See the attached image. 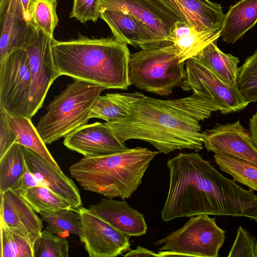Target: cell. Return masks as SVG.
I'll return each instance as SVG.
<instances>
[{
    "label": "cell",
    "instance_id": "52a82bcc",
    "mask_svg": "<svg viewBox=\"0 0 257 257\" xmlns=\"http://www.w3.org/2000/svg\"><path fill=\"white\" fill-rule=\"evenodd\" d=\"M225 239L215 217L207 214L190 217L182 227L157 241L159 257H217Z\"/></svg>",
    "mask_w": 257,
    "mask_h": 257
},
{
    "label": "cell",
    "instance_id": "e575fe53",
    "mask_svg": "<svg viewBox=\"0 0 257 257\" xmlns=\"http://www.w3.org/2000/svg\"><path fill=\"white\" fill-rule=\"evenodd\" d=\"M100 0H74L70 18L81 23L96 22L100 17Z\"/></svg>",
    "mask_w": 257,
    "mask_h": 257
},
{
    "label": "cell",
    "instance_id": "74e56055",
    "mask_svg": "<svg viewBox=\"0 0 257 257\" xmlns=\"http://www.w3.org/2000/svg\"><path fill=\"white\" fill-rule=\"evenodd\" d=\"M124 256H158V253H155L144 247L138 246L135 249H130L123 255Z\"/></svg>",
    "mask_w": 257,
    "mask_h": 257
},
{
    "label": "cell",
    "instance_id": "f1b7e54d",
    "mask_svg": "<svg viewBox=\"0 0 257 257\" xmlns=\"http://www.w3.org/2000/svg\"><path fill=\"white\" fill-rule=\"evenodd\" d=\"M57 6V0H32L30 6V20L34 26L51 38L58 23Z\"/></svg>",
    "mask_w": 257,
    "mask_h": 257
},
{
    "label": "cell",
    "instance_id": "4fadbf2b",
    "mask_svg": "<svg viewBox=\"0 0 257 257\" xmlns=\"http://www.w3.org/2000/svg\"><path fill=\"white\" fill-rule=\"evenodd\" d=\"M203 145L209 152L225 153L257 165V148L249 131L239 120L216 124L203 132Z\"/></svg>",
    "mask_w": 257,
    "mask_h": 257
},
{
    "label": "cell",
    "instance_id": "44dd1931",
    "mask_svg": "<svg viewBox=\"0 0 257 257\" xmlns=\"http://www.w3.org/2000/svg\"><path fill=\"white\" fill-rule=\"evenodd\" d=\"M257 23V0H241L230 7L220 29L222 40L233 44Z\"/></svg>",
    "mask_w": 257,
    "mask_h": 257
},
{
    "label": "cell",
    "instance_id": "2e32d148",
    "mask_svg": "<svg viewBox=\"0 0 257 257\" xmlns=\"http://www.w3.org/2000/svg\"><path fill=\"white\" fill-rule=\"evenodd\" d=\"M0 63L13 52L24 49L38 35L39 31L25 17L19 0H8L0 14Z\"/></svg>",
    "mask_w": 257,
    "mask_h": 257
},
{
    "label": "cell",
    "instance_id": "1f68e13d",
    "mask_svg": "<svg viewBox=\"0 0 257 257\" xmlns=\"http://www.w3.org/2000/svg\"><path fill=\"white\" fill-rule=\"evenodd\" d=\"M47 230L40 232L33 244L34 257H68L69 245L65 238Z\"/></svg>",
    "mask_w": 257,
    "mask_h": 257
},
{
    "label": "cell",
    "instance_id": "ffe728a7",
    "mask_svg": "<svg viewBox=\"0 0 257 257\" xmlns=\"http://www.w3.org/2000/svg\"><path fill=\"white\" fill-rule=\"evenodd\" d=\"M89 210L113 227L128 236L145 234L148 226L144 215L125 201L102 198Z\"/></svg>",
    "mask_w": 257,
    "mask_h": 257
},
{
    "label": "cell",
    "instance_id": "60d3db41",
    "mask_svg": "<svg viewBox=\"0 0 257 257\" xmlns=\"http://www.w3.org/2000/svg\"><path fill=\"white\" fill-rule=\"evenodd\" d=\"M8 0H0V14L2 13L6 9Z\"/></svg>",
    "mask_w": 257,
    "mask_h": 257
},
{
    "label": "cell",
    "instance_id": "9a60e30c",
    "mask_svg": "<svg viewBox=\"0 0 257 257\" xmlns=\"http://www.w3.org/2000/svg\"><path fill=\"white\" fill-rule=\"evenodd\" d=\"M105 9L120 11L133 16L152 31L162 48L173 45L170 36L177 21L150 0H100V11Z\"/></svg>",
    "mask_w": 257,
    "mask_h": 257
},
{
    "label": "cell",
    "instance_id": "d6a6232c",
    "mask_svg": "<svg viewBox=\"0 0 257 257\" xmlns=\"http://www.w3.org/2000/svg\"><path fill=\"white\" fill-rule=\"evenodd\" d=\"M126 115L124 110L112 97L110 93L100 95L91 110L90 118H96L106 122L118 120Z\"/></svg>",
    "mask_w": 257,
    "mask_h": 257
},
{
    "label": "cell",
    "instance_id": "d4e9b609",
    "mask_svg": "<svg viewBox=\"0 0 257 257\" xmlns=\"http://www.w3.org/2000/svg\"><path fill=\"white\" fill-rule=\"evenodd\" d=\"M26 165L24 146L15 142L0 158V193L16 187Z\"/></svg>",
    "mask_w": 257,
    "mask_h": 257
},
{
    "label": "cell",
    "instance_id": "8d00e7d4",
    "mask_svg": "<svg viewBox=\"0 0 257 257\" xmlns=\"http://www.w3.org/2000/svg\"><path fill=\"white\" fill-rule=\"evenodd\" d=\"M39 185H40L38 180L33 174L30 171L26 164L23 175L20 179L16 187L13 190L18 192H21L30 188Z\"/></svg>",
    "mask_w": 257,
    "mask_h": 257
},
{
    "label": "cell",
    "instance_id": "7a4b0ae2",
    "mask_svg": "<svg viewBox=\"0 0 257 257\" xmlns=\"http://www.w3.org/2000/svg\"><path fill=\"white\" fill-rule=\"evenodd\" d=\"M169 187L163 221L200 214L246 217L257 222V195L225 177L198 153L168 160Z\"/></svg>",
    "mask_w": 257,
    "mask_h": 257
},
{
    "label": "cell",
    "instance_id": "7402d4cb",
    "mask_svg": "<svg viewBox=\"0 0 257 257\" xmlns=\"http://www.w3.org/2000/svg\"><path fill=\"white\" fill-rule=\"evenodd\" d=\"M221 36L220 30L197 31L186 24L177 21L170 38L180 52L181 62L196 56L204 47Z\"/></svg>",
    "mask_w": 257,
    "mask_h": 257
},
{
    "label": "cell",
    "instance_id": "4dcf8cb0",
    "mask_svg": "<svg viewBox=\"0 0 257 257\" xmlns=\"http://www.w3.org/2000/svg\"><path fill=\"white\" fill-rule=\"evenodd\" d=\"M237 85L248 103L257 101V50L239 67Z\"/></svg>",
    "mask_w": 257,
    "mask_h": 257
},
{
    "label": "cell",
    "instance_id": "484cf974",
    "mask_svg": "<svg viewBox=\"0 0 257 257\" xmlns=\"http://www.w3.org/2000/svg\"><path fill=\"white\" fill-rule=\"evenodd\" d=\"M215 162L219 169L230 175L235 181L257 191V165L223 153H214Z\"/></svg>",
    "mask_w": 257,
    "mask_h": 257
},
{
    "label": "cell",
    "instance_id": "603a6c76",
    "mask_svg": "<svg viewBox=\"0 0 257 257\" xmlns=\"http://www.w3.org/2000/svg\"><path fill=\"white\" fill-rule=\"evenodd\" d=\"M217 41L216 40L210 43L194 57L207 66L227 85L238 88L239 59L222 52L217 46Z\"/></svg>",
    "mask_w": 257,
    "mask_h": 257
},
{
    "label": "cell",
    "instance_id": "277c9868",
    "mask_svg": "<svg viewBox=\"0 0 257 257\" xmlns=\"http://www.w3.org/2000/svg\"><path fill=\"white\" fill-rule=\"evenodd\" d=\"M160 153L138 147L99 157H84L69 168L81 187L108 198L131 197Z\"/></svg>",
    "mask_w": 257,
    "mask_h": 257
},
{
    "label": "cell",
    "instance_id": "e0dca14e",
    "mask_svg": "<svg viewBox=\"0 0 257 257\" xmlns=\"http://www.w3.org/2000/svg\"><path fill=\"white\" fill-rule=\"evenodd\" d=\"M0 194V220L10 230L34 244L42 230V220L18 191L11 189Z\"/></svg>",
    "mask_w": 257,
    "mask_h": 257
},
{
    "label": "cell",
    "instance_id": "cb8c5ba5",
    "mask_svg": "<svg viewBox=\"0 0 257 257\" xmlns=\"http://www.w3.org/2000/svg\"><path fill=\"white\" fill-rule=\"evenodd\" d=\"M8 119L10 125L17 137V143L37 153L55 167L60 168L31 119L8 114Z\"/></svg>",
    "mask_w": 257,
    "mask_h": 257
},
{
    "label": "cell",
    "instance_id": "f546056e",
    "mask_svg": "<svg viewBox=\"0 0 257 257\" xmlns=\"http://www.w3.org/2000/svg\"><path fill=\"white\" fill-rule=\"evenodd\" d=\"M1 257H34L33 244L10 230L0 220Z\"/></svg>",
    "mask_w": 257,
    "mask_h": 257
},
{
    "label": "cell",
    "instance_id": "836d02e7",
    "mask_svg": "<svg viewBox=\"0 0 257 257\" xmlns=\"http://www.w3.org/2000/svg\"><path fill=\"white\" fill-rule=\"evenodd\" d=\"M228 257H257V239L241 226L238 227Z\"/></svg>",
    "mask_w": 257,
    "mask_h": 257
},
{
    "label": "cell",
    "instance_id": "d590c367",
    "mask_svg": "<svg viewBox=\"0 0 257 257\" xmlns=\"http://www.w3.org/2000/svg\"><path fill=\"white\" fill-rule=\"evenodd\" d=\"M17 142V137L11 127L8 113L0 107V158Z\"/></svg>",
    "mask_w": 257,
    "mask_h": 257
},
{
    "label": "cell",
    "instance_id": "3957f363",
    "mask_svg": "<svg viewBox=\"0 0 257 257\" xmlns=\"http://www.w3.org/2000/svg\"><path fill=\"white\" fill-rule=\"evenodd\" d=\"M55 69L66 75L104 89H127L130 53L126 44L113 38L77 39L51 45Z\"/></svg>",
    "mask_w": 257,
    "mask_h": 257
},
{
    "label": "cell",
    "instance_id": "f35d334b",
    "mask_svg": "<svg viewBox=\"0 0 257 257\" xmlns=\"http://www.w3.org/2000/svg\"><path fill=\"white\" fill-rule=\"evenodd\" d=\"M249 131L253 142L257 148V112L252 115L249 120Z\"/></svg>",
    "mask_w": 257,
    "mask_h": 257
},
{
    "label": "cell",
    "instance_id": "5b68a950",
    "mask_svg": "<svg viewBox=\"0 0 257 257\" xmlns=\"http://www.w3.org/2000/svg\"><path fill=\"white\" fill-rule=\"evenodd\" d=\"M104 89L100 86L74 79L55 96L36 127L44 143L51 144L86 124Z\"/></svg>",
    "mask_w": 257,
    "mask_h": 257
},
{
    "label": "cell",
    "instance_id": "5bb4252c",
    "mask_svg": "<svg viewBox=\"0 0 257 257\" xmlns=\"http://www.w3.org/2000/svg\"><path fill=\"white\" fill-rule=\"evenodd\" d=\"M69 150L84 157H99L128 149L104 123L84 125L69 135L63 141Z\"/></svg>",
    "mask_w": 257,
    "mask_h": 257
},
{
    "label": "cell",
    "instance_id": "6da1fadb",
    "mask_svg": "<svg viewBox=\"0 0 257 257\" xmlns=\"http://www.w3.org/2000/svg\"><path fill=\"white\" fill-rule=\"evenodd\" d=\"M110 94L126 115L104 124L123 143L142 140L165 154L184 149L201 151L204 136L199 122L212 112L221 111L215 102L197 93L173 100L154 98L140 92Z\"/></svg>",
    "mask_w": 257,
    "mask_h": 257
},
{
    "label": "cell",
    "instance_id": "4316f807",
    "mask_svg": "<svg viewBox=\"0 0 257 257\" xmlns=\"http://www.w3.org/2000/svg\"><path fill=\"white\" fill-rule=\"evenodd\" d=\"M19 193L33 210L39 213L64 209H74L69 202L43 186L31 187Z\"/></svg>",
    "mask_w": 257,
    "mask_h": 257
},
{
    "label": "cell",
    "instance_id": "30bf717a",
    "mask_svg": "<svg viewBox=\"0 0 257 257\" xmlns=\"http://www.w3.org/2000/svg\"><path fill=\"white\" fill-rule=\"evenodd\" d=\"M80 240L90 257H115L130 250L128 235L93 213L80 207Z\"/></svg>",
    "mask_w": 257,
    "mask_h": 257
},
{
    "label": "cell",
    "instance_id": "9c48e42d",
    "mask_svg": "<svg viewBox=\"0 0 257 257\" xmlns=\"http://www.w3.org/2000/svg\"><path fill=\"white\" fill-rule=\"evenodd\" d=\"M185 62V79L181 86L183 90H191L210 99L224 114L239 111L249 103L238 88L227 85L196 58Z\"/></svg>",
    "mask_w": 257,
    "mask_h": 257
},
{
    "label": "cell",
    "instance_id": "d6986e66",
    "mask_svg": "<svg viewBox=\"0 0 257 257\" xmlns=\"http://www.w3.org/2000/svg\"><path fill=\"white\" fill-rule=\"evenodd\" d=\"M100 17L109 26L117 41L142 49L162 48L158 39L143 22L132 15L120 11L105 9Z\"/></svg>",
    "mask_w": 257,
    "mask_h": 257
},
{
    "label": "cell",
    "instance_id": "ac0fdd59",
    "mask_svg": "<svg viewBox=\"0 0 257 257\" xmlns=\"http://www.w3.org/2000/svg\"><path fill=\"white\" fill-rule=\"evenodd\" d=\"M25 161L41 186L69 202L74 209L82 205L78 188L71 179L41 156L24 147Z\"/></svg>",
    "mask_w": 257,
    "mask_h": 257
},
{
    "label": "cell",
    "instance_id": "8fae6325",
    "mask_svg": "<svg viewBox=\"0 0 257 257\" xmlns=\"http://www.w3.org/2000/svg\"><path fill=\"white\" fill-rule=\"evenodd\" d=\"M54 38L42 31L24 49L26 51L31 73L29 97V118L42 107L50 87L59 76L55 69L51 45Z\"/></svg>",
    "mask_w": 257,
    "mask_h": 257
},
{
    "label": "cell",
    "instance_id": "8992f818",
    "mask_svg": "<svg viewBox=\"0 0 257 257\" xmlns=\"http://www.w3.org/2000/svg\"><path fill=\"white\" fill-rule=\"evenodd\" d=\"M183 62L174 45L158 49H142L131 54L128 77L131 85L161 96L171 94L185 79Z\"/></svg>",
    "mask_w": 257,
    "mask_h": 257
},
{
    "label": "cell",
    "instance_id": "ab89813d",
    "mask_svg": "<svg viewBox=\"0 0 257 257\" xmlns=\"http://www.w3.org/2000/svg\"><path fill=\"white\" fill-rule=\"evenodd\" d=\"M32 0H19L22 6L25 17L27 21H31L29 10Z\"/></svg>",
    "mask_w": 257,
    "mask_h": 257
},
{
    "label": "cell",
    "instance_id": "7c38bea8",
    "mask_svg": "<svg viewBox=\"0 0 257 257\" xmlns=\"http://www.w3.org/2000/svg\"><path fill=\"white\" fill-rule=\"evenodd\" d=\"M176 21L199 31L220 30L224 15L220 5L209 0H150Z\"/></svg>",
    "mask_w": 257,
    "mask_h": 257
},
{
    "label": "cell",
    "instance_id": "ba28073f",
    "mask_svg": "<svg viewBox=\"0 0 257 257\" xmlns=\"http://www.w3.org/2000/svg\"><path fill=\"white\" fill-rule=\"evenodd\" d=\"M0 107L9 114L29 118L31 73L27 53L15 51L0 63Z\"/></svg>",
    "mask_w": 257,
    "mask_h": 257
},
{
    "label": "cell",
    "instance_id": "83f0119b",
    "mask_svg": "<svg viewBox=\"0 0 257 257\" xmlns=\"http://www.w3.org/2000/svg\"><path fill=\"white\" fill-rule=\"evenodd\" d=\"M47 223L46 230L54 234L66 233L79 236L81 226L80 215L76 209H64L40 213Z\"/></svg>",
    "mask_w": 257,
    "mask_h": 257
}]
</instances>
